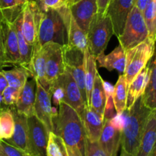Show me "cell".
Wrapping results in <instances>:
<instances>
[{
    "label": "cell",
    "instance_id": "cell-44",
    "mask_svg": "<svg viewBox=\"0 0 156 156\" xmlns=\"http://www.w3.org/2000/svg\"><path fill=\"white\" fill-rule=\"evenodd\" d=\"M28 1L29 0H16L18 5L19 6H21V7H23V6H24Z\"/></svg>",
    "mask_w": 156,
    "mask_h": 156
},
{
    "label": "cell",
    "instance_id": "cell-22",
    "mask_svg": "<svg viewBox=\"0 0 156 156\" xmlns=\"http://www.w3.org/2000/svg\"><path fill=\"white\" fill-rule=\"evenodd\" d=\"M156 143V111L149 114L136 156H149Z\"/></svg>",
    "mask_w": 156,
    "mask_h": 156
},
{
    "label": "cell",
    "instance_id": "cell-21",
    "mask_svg": "<svg viewBox=\"0 0 156 156\" xmlns=\"http://www.w3.org/2000/svg\"><path fill=\"white\" fill-rule=\"evenodd\" d=\"M151 73L150 64L146 66L140 71V73L134 78L128 86L126 109L131 108L137 99L143 96L149 82Z\"/></svg>",
    "mask_w": 156,
    "mask_h": 156
},
{
    "label": "cell",
    "instance_id": "cell-26",
    "mask_svg": "<svg viewBox=\"0 0 156 156\" xmlns=\"http://www.w3.org/2000/svg\"><path fill=\"white\" fill-rule=\"evenodd\" d=\"M97 73L98 70L95 57L93 55L90 54L88 50H87L85 52V82L88 106H89L90 96Z\"/></svg>",
    "mask_w": 156,
    "mask_h": 156
},
{
    "label": "cell",
    "instance_id": "cell-28",
    "mask_svg": "<svg viewBox=\"0 0 156 156\" xmlns=\"http://www.w3.org/2000/svg\"><path fill=\"white\" fill-rule=\"evenodd\" d=\"M127 92L128 84L123 74H120L114 86V94H113L114 107L117 114H121L126 109Z\"/></svg>",
    "mask_w": 156,
    "mask_h": 156
},
{
    "label": "cell",
    "instance_id": "cell-8",
    "mask_svg": "<svg viewBox=\"0 0 156 156\" xmlns=\"http://www.w3.org/2000/svg\"><path fill=\"white\" fill-rule=\"evenodd\" d=\"M30 152L36 156H47L49 130L45 125L33 114L27 117Z\"/></svg>",
    "mask_w": 156,
    "mask_h": 156
},
{
    "label": "cell",
    "instance_id": "cell-30",
    "mask_svg": "<svg viewBox=\"0 0 156 156\" xmlns=\"http://www.w3.org/2000/svg\"><path fill=\"white\" fill-rule=\"evenodd\" d=\"M15 120L11 108H0V140H7L12 136Z\"/></svg>",
    "mask_w": 156,
    "mask_h": 156
},
{
    "label": "cell",
    "instance_id": "cell-52",
    "mask_svg": "<svg viewBox=\"0 0 156 156\" xmlns=\"http://www.w3.org/2000/svg\"><path fill=\"white\" fill-rule=\"evenodd\" d=\"M36 1H42V0H36Z\"/></svg>",
    "mask_w": 156,
    "mask_h": 156
},
{
    "label": "cell",
    "instance_id": "cell-53",
    "mask_svg": "<svg viewBox=\"0 0 156 156\" xmlns=\"http://www.w3.org/2000/svg\"><path fill=\"white\" fill-rule=\"evenodd\" d=\"M155 111H156V109H155Z\"/></svg>",
    "mask_w": 156,
    "mask_h": 156
},
{
    "label": "cell",
    "instance_id": "cell-20",
    "mask_svg": "<svg viewBox=\"0 0 156 156\" xmlns=\"http://www.w3.org/2000/svg\"><path fill=\"white\" fill-rule=\"evenodd\" d=\"M45 66L46 54L44 48L43 47H39L34 45L29 70L31 77H34L42 85L43 88L50 93V87L46 79Z\"/></svg>",
    "mask_w": 156,
    "mask_h": 156
},
{
    "label": "cell",
    "instance_id": "cell-16",
    "mask_svg": "<svg viewBox=\"0 0 156 156\" xmlns=\"http://www.w3.org/2000/svg\"><path fill=\"white\" fill-rule=\"evenodd\" d=\"M52 95L46 91L40 82L37 80L36 99L34 104V114L46 126L49 132H53V120H52Z\"/></svg>",
    "mask_w": 156,
    "mask_h": 156
},
{
    "label": "cell",
    "instance_id": "cell-48",
    "mask_svg": "<svg viewBox=\"0 0 156 156\" xmlns=\"http://www.w3.org/2000/svg\"><path fill=\"white\" fill-rule=\"evenodd\" d=\"M0 156H8L5 153L4 151L2 150V149L1 146H0Z\"/></svg>",
    "mask_w": 156,
    "mask_h": 156
},
{
    "label": "cell",
    "instance_id": "cell-34",
    "mask_svg": "<svg viewBox=\"0 0 156 156\" xmlns=\"http://www.w3.org/2000/svg\"><path fill=\"white\" fill-rule=\"evenodd\" d=\"M64 143L54 133H49L47 146V156H64Z\"/></svg>",
    "mask_w": 156,
    "mask_h": 156
},
{
    "label": "cell",
    "instance_id": "cell-54",
    "mask_svg": "<svg viewBox=\"0 0 156 156\" xmlns=\"http://www.w3.org/2000/svg\"><path fill=\"white\" fill-rule=\"evenodd\" d=\"M155 57H156V56H155Z\"/></svg>",
    "mask_w": 156,
    "mask_h": 156
},
{
    "label": "cell",
    "instance_id": "cell-38",
    "mask_svg": "<svg viewBox=\"0 0 156 156\" xmlns=\"http://www.w3.org/2000/svg\"><path fill=\"white\" fill-rule=\"evenodd\" d=\"M0 146L8 156H24V152L20 150L18 148L9 144L4 140H0Z\"/></svg>",
    "mask_w": 156,
    "mask_h": 156
},
{
    "label": "cell",
    "instance_id": "cell-47",
    "mask_svg": "<svg viewBox=\"0 0 156 156\" xmlns=\"http://www.w3.org/2000/svg\"><path fill=\"white\" fill-rule=\"evenodd\" d=\"M120 156H133V155H129V154H128L127 152H125L124 150L121 149V152H120Z\"/></svg>",
    "mask_w": 156,
    "mask_h": 156
},
{
    "label": "cell",
    "instance_id": "cell-13",
    "mask_svg": "<svg viewBox=\"0 0 156 156\" xmlns=\"http://www.w3.org/2000/svg\"><path fill=\"white\" fill-rule=\"evenodd\" d=\"M15 120L14 133L10 139L4 140L9 144L18 148L24 152H30L29 146V129L27 116L18 112L15 106L11 108Z\"/></svg>",
    "mask_w": 156,
    "mask_h": 156
},
{
    "label": "cell",
    "instance_id": "cell-35",
    "mask_svg": "<svg viewBox=\"0 0 156 156\" xmlns=\"http://www.w3.org/2000/svg\"><path fill=\"white\" fill-rule=\"evenodd\" d=\"M20 91H21L20 89L8 85L2 93L3 105L10 107L15 106V104L20 94Z\"/></svg>",
    "mask_w": 156,
    "mask_h": 156
},
{
    "label": "cell",
    "instance_id": "cell-11",
    "mask_svg": "<svg viewBox=\"0 0 156 156\" xmlns=\"http://www.w3.org/2000/svg\"><path fill=\"white\" fill-rule=\"evenodd\" d=\"M135 0H111L106 15L110 17L114 34L118 37L123 32L126 19L134 6Z\"/></svg>",
    "mask_w": 156,
    "mask_h": 156
},
{
    "label": "cell",
    "instance_id": "cell-40",
    "mask_svg": "<svg viewBox=\"0 0 156 156\" xmlns=\"http://www.w3.org/2000/svg\"><path fill=\"white\" fill-rule=\"evenodd\" d=\"M98 6V14L97 15L101 16H105L106 15L107 9L108 7L111 0H96Z\"/></svg>",
    "mask_w": 156,
    "mask_h": 156
},
{
    "label": "cell",
    "instance_id": "cell-5",
    "mask_svg": "<svg viewBox=\"0 0 156 156\" xmlns=\"http://www.w3.org/2000/svg\"><path fill=\"white\" fill-rule=\"evenodd\" d=\"M113 34L114 28L110 17L96 15L87 33L90 54L96 57L104 53Z\"/></svg>",
    "mask_w": 156,
    "mask_h": 156
},
{
    "label": "cell",
    "instance_id": "cell-31",
    "mask_svg": "<svg viewBox=\"0 0 156 156\" xmlns=\"http://www.w3.org/2000/svg\"><path fill=\"white\" fill-rule=\"evenodd\" d=\"M62 52L66 69L75 68L84 65L85 53L80 50L66 44L62 46Z\"/></svg>",
    "mask_w": 156,
    "mask_h": 156
},
{
    "label": "cell",
    "instance_id": "cell-32",
    "mask_svg": "<svg viewBox=\"0 0 156 156\" xmlns=\"http://www.w3.org/2000/svg\"><path fill=\"white\" fill-rule=\"evenodd\" d=\"M23 7L18 5L16 0H0V13L5 19L14 22L22 11Z\"/></svg>",
    "mask_w": 156,
    "mask_h": 156
},
{
    "label": "cell",
    "instance_id": "cell-46",
    "mask_svg": "<svg viewBox=\"0 0 156 156\" xmlns=\"http://www.w3.org/2000/svg\"><path fill=\"white\" fill-rule=\"evenodd\" d=\"M79 0H67V5L69 6L71 5L74 4V3L77 2H79Z\"/></svg>",
    "mask_w": 156,
    "mask_h": 156
},
{
    "label": "cell",
    "instance_id": "cell-36",
    "mask_svg": "<svg viewBox=\"0 0 156 156\" xmlns=\"http://www.w3.org/2000/svg\"><path fill=\"white\" fill-rule=\"evenodd\" d=\"M85 156H107L98 142H91L86 139Z\"/></svg>",
    "mask_w": 156,
    "mask_h": 156
},
{
    "label": "cell",
    "instance_id": "cell-24",
    "mask_svg": "<svg viewBox=\"0 0 156 156\" xmlns=\"http://www.w3.org/2000/svg\"><path fill=\"white\" fill-rule=\"evenodd\" d=\"M21 22H22V11L19 14V15L17 17L14 23H15L17 38H18V48H19V66L27 69L30 72L29 69H30V60H31L32 54H33L34 46L30 45L26 41L25 37L22 33V30H21Z\"/></svg>",
    "mask_w": 156,
    "mask_h": 156
},
{
    "label": "cell",
    "instance_id": "cell-19",
    "mask_svg": "<svg viewBox=\"0 0 156 156\" xmlns=\"http://www.w3.org/2000/svg\"><path fill=\"white\" fill-rule=\"evenodd\" d=\"M95 59L99 67L107 69L110 72L117 70L120 75L123 74L126 66V50L119 44L111 53L108 55L101 53L96 56Z\"/></svg>",
    "mask_w": 156,
    "mask_h": 156
},
{
    "label": "cell",
    "instance_id": "cell-51",
    "mask_svg": "<svg viewBox=\"0 0 156 156\" xmlns=\"http://www.w3.org/2000/svg\"><path fill=\"white\" fill-rule=\"evenodd\" d=\"M63 155H64V156H68V155H67L66 150V147H65V143H64V148H63Z\"/></svg>",
    "mask_w": 156,
    "mask_h": 156
},
{
    "label": "cell",
    "instance_id": "cell-41",
    "mask_svg": "<svg viewBox=\"0 0 156 156\" xmlns=\"http://www.w3.org/2000/svg\"><path fill=\"white\" fill-rule=\"evenodd\" d=\"M66 150L68 156H83L79 149L76 147H69L65 144Z\"/></svg>",
    "mask_w": 156,
    "mask_h": 156
},
{
    "label": "cell",
    "instance_id": "cell-37",
    "mask_svg": "<svg viewBox=\"0 0 156 156\" xmlns=\"http://www.w3.org/2000/svg\"><path fill=\"white\" fill-rule=\"evenodd\" d=\"M37 2L43 10L49 9H57L66 5H67V0H42V1H37Z\"/></svg>",
    "mask_w": 156,
    "mask_h": 156
},
{
    "label": "cell",
    "instance_id": "cell-9",
    "mask_svg": "<svg viewBox=\"0 0 156 156\" xmlns=\"http://www.w3.org/2000/svg\"><path fill=\"white\" fill-rule=\"evenodd\" d=\"M60 13L67 33V44L79 49L85 53L88 50L87 34L81 28L74 19L68 5H63L57 9Z\"/></svg>",
    "mask_w": 156,
    "mask_h": 156
},
{
    "label": "cell",
    "instance_id": "cell-10",
    "mask_svg": "<svg viewBox=\"0 0 156 156\" xmlns=\"http://www.w3.org/2000/svg\"><path fill=\"white\" fill-rule=\"evenodd\" d=\"M62 88L63 100L62 102L67 104L76 110L79 116L82 115L86 104L84 101L82 93L72 75L66 70L65 73L59 76L56 81Z\"/></svg>",
    "mask_w": 156,
    "mask_h": 156
},
{
    "label": "cell",
    "instance_id": "cell-25",
    "mask_svg": "<svg viewBox=\"0 0 156 156\" xmlns=\"http://www.w3.org/2000/svg\"><path fill=\"white\" fill-rule=\"evenodd\" d=\"M105 105H106V94L103 85V79L97 73L94 85L90 96L89 107L94 111L104 117Z\"/></svg>",
    "mask_w": 156,
    "mask_h": 156
},
{
    "label": "cell",
    "instance_id": "cell-18",
    "mask_svg": "<svg viewBox=\"0 0 156 156\" xmlns=\"http://www.w3.org/2000/svg\"><path fill=\"white\" fill-rule=\"evenodd\" d=\"M80 117L85 127L87 139L91 142L98 141L103 129L105 117L88 105L85 106Z\"/></svg>",
    "mask_w": 156,
    "mask_h": 156
},
{
    "label": "cell",
    "instance_id": "cell-42",
    "mask_svg": "<svg viewBox=\"0 0 156 156\" xmlns=\"http://www.w3.org/2000/svg\"><path fill=\"white\" fill-rule=\"evenodd\" d=\"M150 2L151 0H135L134 5L143 12Z\"/></svg>",
    "mask_w": 156,
    "mask_h": 156
},
{
    "label": "cell",
    "instance_id": "cell-39",
    "mask_svg": "<svg viewBox=\"0 0 156 156\" xmlns=\"http://www.w3.org/2000/svg\"><path fill=\"white\" fill-rule=\"evenodd\" d=\"M4 45H3V28H2V15L0 13V68L5 66Z\"/></svg>",
    "mask_w": 156,
    "mask_h": 156
},
{
    "label": "cell",
    "instance_id": "cell-4",
    "mask_svg": "<svg viewBox=\"0 0 156 156\" xmlns=\"http://www.w3.org/2000/svg\"><path fill=\"white\" fill-rule=\"evenodd\" d=\"M155 42L148 37L138 45L126 50V66L123 76L128 86L152 59L155 53Z\"/></svg>",
    "mask_w": 156,
    "mask_h": 156
},
{
    "label": "cell",
    "instance_id": "cell-43",
    "mask_svg": "<svg viewBox=\"0 0 156 156\" xmlns=\"http://www.w3.org/2000/svg\"><path fill=\"white\" fill-rule=\"evenodd\" d=\"M8 85H8L7 80H6L5 77L4 75L1 72V68H0V93H2V91H4L5 88Z\"/></svg>",
    "mask_w": 156,
    "mask_h": 156
},
{
    "label": "cell",
    "instance_id": "cell-45",
    "mask_svg": "<svg viewBox=\"0 0 156 156\" xmlns=\"http://www.w3.org/2000/svg\"><path fill=\"white\" fill-rule=\"evenodd\" d=\"M149 156H156V143L155 144V146H154L152 150L151 151L150 154H149Z\"/></svg>",
    "mask_w": 156,
    "mask_h": 156
},
{
    "label": "cell",
    "instance_id": "cell-50",
    "mask_svg": "<svg viewBox=\"0 0 156 156\" xmlns=\"http://www.w3.org/2000/svg\"><path fill=\"white\" fill-rule=\"evenodd\" d=\"M24 156H36L31 153H29V152H24Z\"/></svg>",
    "mask_w": 156,
    "mask_h": 156
},
{
    "label": "cell",
    "instance_id": "cell-29",
    "mask_svg": "<svg viewBox=\"0 0 156 156\" xmlns=\"http://www.w3.org/2000/svg\"><path fill=\"white\" fill-rule=\"evenodd\" d=\"M151 73L149 82L143 94V101L149 109H156V57L150 63Z\"/></svg>",
    "mask_w": 156,
    "mask_h": 156
},
{
    "label": "cell",
    "instance_id": "cell-15",
    "mask_svg": "<svg viewBox=\"0 0 156 156\" xmlns=\"http://www.w3.org/2000/svg\"><path fill=\"white\" fill-rule=\"evenodd\" d=\"M69 7L79 27L88 33L91 23L98 14L96 0H79Z\"/></svg>",
    "mask_w": 156,
    "mask_h": 156
},
{
    "label": "cell",
    "instance_id": "cell-1",
    "mask_svg": "<svg viewBox=\"0 0 156 156\" xmlns=\"http://www.w3.org/2000/svg\"><path fill=\"white\" fill-rule=\"evenodd\" d=\"M53 133L66 146L77 148L85 156L87 136L82 119L76 110L61 102L57 115L53 118Z\"/></svg>",
    "mask_w": 156,
    "mask_h": 156
},
{
    "label": "cell",
    "instance_id": "cell-49",
    "mask_svg": "<svg viewBox=\"0 0 156 156\" xmlns=\"http://www.w3.org/2000/svg\"><path fill=\"white\" fill-rule=\"evenodd\" d=\"M3 105V101H2V93H0V108H2V105Z\"/></svg>",
    "mask_w": 156,
    "mask_h": 156
},
{
    "label": "cell",
    "instance_id": "cell-17",
    "mask_svg": "<svg viewBox=\"0 0 156 156\" xmlns=\"http://www.w3.org/2000/svg\"><path fill=\"white\" fill-rule=\"evenodd\" d=\"M37 79L31 77L27 79L21 88L18 101L15 104V109L18 112L29 117L34 114V104L36 99Z\"/></svg>",
    "mask_w": 156,
    "mask_h": 156
},
{
    "label": "cell",
    "instance_id": "cell-23",
    "mask_svg": "<svg viewBox=\"0 0 156 156\" xmlns=\"http://www.w3.org/2000/svg\"><path fill=\"white\" fill-rule=\"evenodd\" d=\"M21 30L27 42L34 46L37 39V24L31 0L23 6Z\"/></svg>",
    "mask_w": 156,
    "mask_h": 156
},
{
    "label": "cell",
    "instance_id": "cell-3",
    "mask_svg": "<svg viewBox=\"0 0 156 156\" xmlns=\"http://www.w3.org/2000/svg\"><path fill=\"white\" fill-rule=\"evenodd\" d=\"M41 10L35 46L42 47L49 43H56L62 46L67 44L66 29L59 11L53 9Z\"/></svg>",
    "mask_w": 156,
    "mask_h": 156
},
{
    "label": "cell",
    "instance_id": "cell-33",
    "mask_svg": "<svg viewBox=\"0 0 156 156\" xmlns=\"http://www.w3.org/2000/svg\"><path fill=\"white\" fill-rule=\"evenodd\" d=\"M149 33V37L156 41V6L154 0H151L143 12Z\"/></svg>",
    "mask_w": 156,
    "mask_h": 156
},
{
    "label": "cell",
    "instance_id": "cell-2",
    "mask_svg": "<svg viewBox=\"0 0 156 156\" xmlns=\"http://www.w3.org/2000/svg\"><path fill=\"white\" fill-rule=\"evenodd\" d=\"M152 110L139 98L131 108L125 110V121L121 133V149L129 155H136L145 126Z\"/></svg>",
    "mask_w": 156,
    "mask_h": 156
},
{
    "label": "cell",
    "instance_id": "cell-7",
    "mask_svg": "<svg viewBox=\"0 0 156 156\" xmlns=\"http://www.w3.org/2000/svg\"><path fill=\"white\" fill-rule=\"evenodd\" d=\"M43 47L46 54V79L51 88L53 82L66 71L62 46L56 43H49Z\"/></svg>",
    "mask_w": 156,
    "mask_h": 156
},
{
    "label": "cell",
    "instance_id": "cell-6",
    "mask_svg": "<svg viewBox=\"0 0 156 156\" xmlns=\"http://www.w3.org/2000/svg\"><path fill=\"white\" fill-rule=\"evenodd\" d=\"M149 37L143 12L135 5L126 19L124 28L118 37L119 42L125 50L138 45Z\"/></svg>",
    "mask_w": 156,
    "mask_h": 156
},
{
    "label": "cell",
    "instance_id": "cell-14",
    "mask_svg": "<svg viewBox=\"0 0 156 156\" xmlns=\"http://www.w3.org/2000/svg\"><path fill=\"white\" fill-rule=\"evenodd\" d=\"M121 129L116 127L111 119H105L98 143L107 156H117L121 146Z\"/></svg>",
    "mask_w": 156,
    "mask_h": 156
},
{
    "label": "cell",
    "instance_id": "cell-12",
    "mask_svg": "<svg viewBox=\"0 0 156 156\" xmlns=\"http://www.w3.org/2000/svg\"><path fill=\"white\" fill-rule=\"evenodd\" d=\"M14 22L9 21L2 17L5 64L19 66V48H18V38H17L16 30H15Z\"/></svg>",
    "mask_w": 156,
    "mask_h": 156
},
{
    "label": "cell",
    "instance_id": "cell-27",
    "mask_svg": "<svg viewBox=\"0 0 156 156\" xmlns=\"http://www.w3.org/2000/svg\"><path fill=\"white\" fill-rule=\"evenodd\" d=\"M1 72L5 77L9 86L20 90L23 88L27 79L31 77L30 72L21 66H16L9 70H5L1 68Z\"/></svg>",
    "mask_w": 156,
    "mask_h": 156
}]
</instances>
